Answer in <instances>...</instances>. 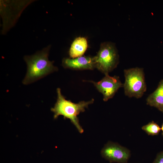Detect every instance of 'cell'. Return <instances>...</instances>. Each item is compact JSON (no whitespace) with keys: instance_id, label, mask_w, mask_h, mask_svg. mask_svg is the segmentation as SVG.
<instances>
[{"instance_id":"10","label":"cell","mask_w":163,"mask_h":163,"mask_svg":"<svg viewBox=\"0 0 163 163\" xmlns=\"http://www.w3.org/2000/svg\"><path fill=\"white\" fill-rule=\"evenodd\" d=\"M142 129L148 135L151 136L158 135L161 130V128L159 125L153 121L143 126Z\"/></svg>"},{"instance_id":"6","label":"cell","mask_w":163,"mask_h":163,"mask_svg":"<svg viewBox=\"0 0 163 163\" xmlns=\"http://www.w3.org/2000/svg\"><path fill=\"white\" fill-rule=\"evenodd\" d=\"M89 82L93 83L97 90L102 94L103 100L105 101L112 98L118 90L123 87V84L121 82L119 76H111L108 74L105 75L99 82Z\"/></svg>"},{"instance_id":"4","label":"cell","mask_w":163,"mask_h":163,"mask_svg":"<svg viewBox=\"0 0 163 163\" xmlns=\"http://www.w3.org/2000/svg\"><path fill=\"white\" fill-rule=\"evenodd\" d=\"M124 73L125 95L129 97H141L147 89L143 69L136 67L125 69Z\"/></svg>"},{"instance_id":"9","label":"cell","mask_w":163,"mask_h":163,"mask_svg":"<svg viewBox=\"0 0 163 163\" xmlns=\"http://www.w3.org/2000/svg\"><path fill=\"white\" fill-rule=\"evenodd\" d=\"M88 47V41L86 38L78 37L72 42L69 51L71 58H74L82 56Z\"/></svg>"},{"instance_id":"3","label":"cell","mask_w":163,"mask_h":163,"mask_svg":"<svg viewBox=\"0 0 163 163\" xmlns=\"http://www.w3.org/2000/svg\"><path fill=\"white\" fill-rule=\"evenodd\" d=\"M94 57L95 68L105 75L116 68L119 62L117 49L115 44L111 42L101 43Z\"/></svg>"},{"instance_id":"5","label":"cell","mask_w":163,"mask_h":163,"mask_svg":"<svg viewBox=\"0 0 163 163\" xmlns=\"http://www.w3.org/2000/svg\"><path fill=\"white\" fill-rule=\"evenodd\" d=\"M103 158L110 162L127 163L130 157L129 150L119 144L109 141L101 152Z\"/></svg>"},{"instance_id":"11","label":"cell","mask_w":163,"mask_h":163,"mask_svg":"<svg viewBox=\"0 0 163 163\" xmlns=\"http://www.w3.org/2000/svg\"><path fill=\"white\" fill-rule=\"evenodd\" d=\"M152 163H163V151L157 154Z\"/></svg>"},{"instance_id":"12","label":"cell","mask_w":163,"mask_h":163,"mask_svg":"<svg viewBox=\"0 0 163 163\" xmlns=\"http://www.w3.org/2000/svg\"><path fill=\"white\" fill-rule=\"evenodd\" d=\"M161 130L162 131L161 134H162V136L163 137V123L162 124L161 127Z\"/></svg>"},{"instance_id":"1","label":"cell","mask_w":163,"mask_h":163,"mask_svg":"<svg viewBox=\"0 0 163 163\" xmlns=\"http://www.w3.org/2000/svg\"><path fill=\"white\" fill-rule=\"evenodd\" d=\"M50 45L31 56H26L24 59L27 65V71L23 83L28 85L57 71V68L48 59Z\"/></svg>"},{"instance_id":"7","label":"cell","mask_w":163,"mask_h":163,"mask_svg":"<svg viewBox=\"0 0 163 163\" xmlns=\"http://www.w3.org/2000/svg\"><path fill=\"white\" fill-rule=\"evenodd\" d=\"M62 65L65 68L76 70H93L95 68L94 56H89L74 58H64Z\"/></svg>"},{"instance_id":"8","label":"cell","mask_w":163,"mask_h":163,"mask_svg":"<svg viewBox=\"0 0 163 163\" xmlns=\"http://www.w3.org/2000/svg\"><path fill=\"white\" fill-rule=\"evenodd\" d=\"M147 104L157 108L163 113V79L159 82L156 90L146 99Z\"/></svg>"},{"instance_id":"2","label":"cell","mask_w":163,"mask_h":163,"mask_svg":"<svg viewBox=\"0 0 163 163\" xmlns=\"http://www.w3.org/2000/svg\"><path fill=\"white\" fill-rule=\"evenodd\" d=\"M57 99L54 106L51 108L53 113L54 119H57L59 116H63L70 120L78 132L80 133L84 132V129L80 124L77 116L79 113L84 112L85 108L94 103L93 99L88 101H82L78 103H75L70 100H66L61 93L60 88L57 89Z\"/></svg>"}]
</instances>
